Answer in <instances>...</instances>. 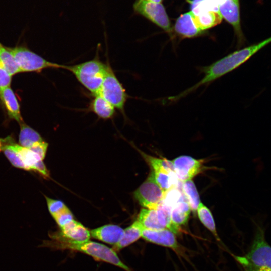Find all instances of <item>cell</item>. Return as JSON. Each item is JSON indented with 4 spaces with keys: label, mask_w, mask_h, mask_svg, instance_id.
I'll list each match as a JSON object with an SVG mask.
<instances>
[{
    "label": "cell",
    "mask_w": 271,
    "mask_h": 271,
    "mask_svg": "<svg viewBox=\"0 0 271 271\" xmlns=\"http://www.w3.org/2000/svg\"><path fill=\"white\" fill-rule=\"evenodd\" d=\"M271 43V36L257 43L236 50L217 60L211 65L200 68L204 76L197 83L178 95L166 98V102H176L194 91L207 85L237 68L256 53Z\"/></svg>",
    "instance_id": "1"
},
{
    "label": "cell",
    "mask_w": 271,
    "mask_h": 271,
    "mask_svg": "<svg viewBox=\"0 0 271 271\" xmlns=\"http://www.w3.org/2000/svg\"><path fill=\"white\" fill-rule=\"evenodd\" d=\"M52 240L45 243L47 246L57 249H68L79 251L101 261L117 266L126 271H131L119 258L116 252L107 246L96 242L88 240L77 242L64 238L57 233L51 236Z\"/></svg>",
    "instance_id": "2"
},
{
    "label": "cell",
    "mask_w": 271,
    "mask_h": 271,
    "mask_svg": "<svg viewBox=\"0 0 271 271\" xmlns=\"http://www.w3.org/2000/svg\"><path fill=\"white\" fill-rule=\"evenodd\" d=\"M107 68V62L101 61L97 52L92 59L72 65H64L63 69L70 72L92 96H95L100 93Z\"/></svg>",
    "instance_id": "3"
},
{
    "label": "cell",
    "mask_w": 271,
    "mask_h": 271,
    "mask_svg": "<svg viewBox=\"0 0 271 271\" xmlns=\"http://www.w3.org/2000/svg\"><path fill=\"white\" fill-rule=\"evenodd\" d=\"M236 258L245 271H271V246L266 242L260 227L257 228L249 251Z\"/></svg>",
    "instance_id": "4"
},
{
    "label": "cell",
    "mask_w": 271,
    "mask_h": 271,
    "mask_svg": "<svg viewBox=\"0 0 271 271\" xmlns=\"http://www.w3.org/2000/svg\"><path fill=\"white\" fill-rule=\"evenodd\" d=\"M99 94L124 114L128 95L108 62L106 73Z\"/></svg>",
    "instance_id": "5"
},
{
    "label": "cell",
    "mask_w": 271,
    "mask_h": 271,
    "mask_svg": "<svg viewBox=\"0 0 271 271\" xmlns=\"http://www.w3.org/2000/svg\"><path fill=\"white\" fill-rule=\"evenodd\" d=\"M21 72H40L48 68L63 69L64 65L50 62L24 46L10 48Z\"/></svg>",
    "instance_id": "6"
},
{
    "label": "cell",
    "mask_w": 271,
    "mask_h": 271,
    "mask_svg": "<svg viewBox=\"0 0 271 271\" xmlns=\"http://www.w3.org/2000/svg\"><path fill=\"white\" fill-rule=\"evenodd\" d=\"M134 12L155 24L173 38V29L166 11L161 3L148 0H136Z\"/></svg>",
    "instance_id": "7"
},
{
    "label": "cell",
    "mask_w": 271,
    "mask_h": 271,
    "mask_svg": "<svg viewBox=\"0 0 271 271\" xmlns=\"http://www.w3.org/2000/svg\"><path fill=\"white\" fill-rule=\"evenodd\" d=\"M165 192L157 184L154 174L151 172L147 179L134 192L139 204L146 208L156 210L162 201Z\"/></svg>",
    "instance_id": "8"
},
{
    "label": "cell",
    "mask_w": 271,
    "mask_h": 271,
    "mask_svg": "<svg viewBox=\"0 0 271 271\" xmlns=\"http://www.w3.org/2000/svg\"><path fill=\"white\" fill-rule=\"evenodd\" d=\"M218 9L222 18L233 27L239 48L245 42L241 28L239 0H222Z\"/></svg>",
    "instance_id": "9"
},
{
    "label": "cell",
    "mask_w": 271,
    "mask_h": 271,
    "mask_svg": "<svg viewBox=\"0 0 271 271\" xmlns=\"http://www.w3.org/2000/svg\"><path fill=\"white\" fill-rule=\"evenodd\" d=\"M172 161L178 179L182 182L191 179L200 173L203 168V160L189 156H180Z\"/></svg>",
    "instance_id": "10"
},
{
    "label": "cell",
    "mask_w": 271,
    "mask_h": 271,
    "mask_svg": "<svg viewBox=\"0 0 271 271\" xmlns=\"http://www.w3.org/2000/svg\"><path fill=\"white\" fill-rule=\"evenodd\" d=\"M146 241L174 250L178 248L175 234L167 228L152 230L142 228V237Z\"/></svg>",
    "instance_id": "11"
},
{
    "label": "cell",
    "mask_w": 271,
    "mask_h": 271,
    "mask_svg": "<svg viewBox=\"0 0 271 271\" xmlns=\"http://www.w3.org/2000/svg\"><path fill=\"white\" fill-rule=\"evenodd\" d=\"M173 30L181 39L193 38L204 34L195 25L191 11L180 15L174 24Z\"/></svg>",
    "instance_id": "12"
},
{
    "label": "cell",
    "mask_w": 271,
    "mask_h": 271,
    "mask_svg": "<svg viewBox=\"0 0 271 271\" xmlns=\"http://www.w3.org/2000/svg\"><path fill=\"white\" fill-rule=\"evenodd\" d=\"M0 102L9 118L16 121L20 124L23 122L20 104L10 87L0 90Z\"/></svg>",
    "instance_id": "13"
},
{
    "label": "cell",
    "mask_w": 271,
    "mask_h": 271,
    "mask_svg": "<svg viewBox=\"0 0 271 271\" xmlns=\"http://www.w3.org/2000/svg\"><path fill=\"white\" fill-rule=\"evenodd\" d=\"M91 236L110 245H115L123 237L124 229L113 224H107L91 230Z\"/></svg>",
    "instance_id": "14"
},
{
    "label": "cell",
    "mask_w": 271,
    "mask_h": 271,
    "mask_svg": "<svg viewBox=\"0 0 271 271\" xmlns=\"http://www.w3.org/2000/svg\"><path fill=\"white\" fill-rule=\"evenodd\" d=\"M190 211V207L184 195L182 199L172 207L171 210L172 231L175 234L179 231L180 226L187 223Z\"/></svg>",
    "instance_id": "15"
},
{
    "label": "cell",
    "mask_w": 271,
    "mask_h": 271,
    "mask_svg": "<svg viewBox=\"0 0 271 271\" xmlns=\"http://www.w3.org/2000/svg\"><path fill=\"white\" fill-rule=\"evenodd\" d=\"M60 229V232H57L58 234L74 241H87L89 240L91 237L90 232L81 223L74 219Z\"/></svg>",
    "instance_id": "16"
},
{
    "label": "cell",
    "mask_w": 271,
    "mask_h": 271,
    "mask_svg": "<svg viewBox=\"0 0 271 271\" xmlns=\"http://www.w3.org/2000/svg\"><path fill=\"white\" fill-rule=\"evenodd\" d=\"M115 107L101 95L93 96L87 110L96 114L99 118L107 120L112 118L116 113Z\"/></svg>",
    "instance_id": "17"
},
{
    "label": "cell",
    "mask_w": 271,
    "mask_h": 271,
    "mask_svg": "<svg viewBox=\"0 0 271 271\" xmlns=\"http://www.w3.org/2000/svg\"><path fill=\"white\" fill-rule=\"evenodd\" d=\"M17 144L12 136L0 138V152L4 153L14 167L27 170L19 157L16 148Z\"/></svg>",
    "instance_id": "18"
},
{
    "label": "cell",
    "mask_w": 271,
    "mask_h": 271,
    "mask_svg": "<svg viewBox=\"0 0 271 271\" xmlns=\"http://www.w3.org/2000/svg\"><path fill=\"white\" fill-rule=\"evenodd\" d=\"M192 14L195 25L203 33L208 29L219 24L223 19L219 12L213 11H204L197 14L193 13Z\"/></svg>",
    "instance_id": "19"
},
{
    "label": "cell",
    "mask_w": 271,
    "mask_h": 271,
    "mask_svg": "<svg viewBox=\"0 0 271 271\" xmlns=\"http://www.w3.org/2000/svg\"><path fill=\"white\" fill-rule=\"evenodd\" d=\"M142 227L136 220L131 225L124 230L123 237L119 242L113 246V249L116 251L130 245L142 237Z\"/></svg>",
    "instance_id": "20"
},
{
    "label": "cell",
    "mask_w": 271,
    "mask_h": 271,
    "mask_svg": "<svg viewBox=\"0 0 271 271\" xmlns=\"http://www.w3.org/2000/svg\"><path fill=\"white\" fill-rule=\"evenodd\" d=\"M0 65L12 76L21 72L10 48L0 43Z\"/></svg>",
    "instance_id": "21"
},
{
    "label": "cell",
    "mask_w": 271,
    "mask_h": 271,
    "mask_svg": "<svg viewBox=\"0 0 271 271\" xmlns=\"http://www.w3.org/2000/svg\"><path fill=\"white\" fill-rule=\"evenodd\" d=\"M137 221L144 229L158 230L165 228L160 224L155 210L142 209Z\"/></svg>",
    "instance_id": "22"
},
{
    "label": "cell",
    "mask_w": 271,
    "mask_h": 271,
    "mask_svg": "<svg viewBox=\"0 0 271 271\" xmlns=\"http://www.w3.org/2000/svg\"><path fill=\"white\" fill-rule=\"evenodd\" d=\"M19 145L30 148L36 143L44 141L41 136L34 129L23 122L20 124Z\"/></svg>",
    "instance_id": "23"
},
{
    "label": "cell",
    "mask_w": 271,
    "mask_h": 271,
    "mask_svg": "<svg viewBox=\"0 0 271 271\" xmlns=\"http://www.w3.org/2000/svg\"><path fill=\"white\" fill-rule=\"evenodd\" d=\"M182 190L189 204L191 210L197 211L200 203L199 193L194 182L191 180H187L183 182Z\"/></svg>",
    "instance_id": "24"
},
{
    "label": "cell",
    "mask_w": 271,
    "mask_h": 271,
    "mask_svg": "<svg viewBox=\"0 0 271 271\" xmlns=\"http://www.w3.org/2000/svg\"><path fill=\"white\" fill-rule=\"evenodd\" d=\"M17 150L19 157L28 171H35L38 163L43 160L38 155L30 149L17 144Z\"/></svg>",
    "instance_id": "25"
},
{
    "label": "cell",
    "mask_w": 271,
    "mask_h": 271,
    "mask_svg": "<svg viewBox=\"0 0 271 271\" xmlns=\"http://www.w3.org/2000/svg\"><path fill=\"white\" fill-rule=\"evenodd\" d=\"M198 218L203 225L219 240L217 233L215 221L210 210L200 202L197 209Z\"/></svg>",
    "instance_id": "26"
},
{
    "label": "cell",
    "mask_w": 271,
    "mask_h": 271,
    "mask_svg": "<svg viewBox=\"0 0 271 271\" xmlns=\"http://www.w3.org/2000/svg\"><path fill=\"white\" fill-rule=\"evenodd\" d=\"M222 0H191L190 7L193 14L200 12L213 11L219 12V5Z\"/></svg>",
    "instance_id": "27"
},
{
    "label": "cell",
    "mask_w": 271,
    "mask_h": 271,
    "mask_svg": "<svg viewBox=\"0 0 271 271\" xmlns=\"http://www.w3.org/2000/svg\"><path fill=\"white\" fill-rule=\"evenodd\" d=\"M142 155L151 167L152 170H164L175 172L172 161L156 158L144 153H142Z\"/></svg>",
    "instance_id": "28"
},
{
    "label": "cell",
    "mask_w": 271,
    "mask_h": 271,
    "mask_svg": "<svg viewBox=\"0 0 271 271\" xmlns=\"http://www.w3.org/2000/svg\"><path fill=\"white\" fill-rule=\"evenodd\" d=\"M172 208V207L166 205L162 201L155 210L160 224L164 228L169 229L172 231L171 222Z\"/></svg>",
    "instance_id": "29"
},
{
    "label": "cell",
    "mask_w": 271,
    "mask_h": 271,
    "mask_svg": "<svg viewBox=\"0 0 271 271\" xmlns=\"http://www.w3.org/2000/svg\"><path fill=\"white\" fill-rule=\"evenodd\" d=\"M53 217L60 228L74 220L73 215L67 207L53 216Z\"/></svg>",
    "instance_id": "30"
},
{
    "label": "cell",
    "mask_w": 271,
    "mask_h": 271,
    "mask_svg": "<svg viewBox=\"0 0 271 271\" xmlns=\"http://www.w3.org/2000/svg\"><path fill=\"white\" fill-rule=\"evenodd\" d=\"M48 210L53 217L67 206L61 201L54 200L45 197Z\"/></svg>",
    "instance_id": "31"
},
{
    "label": "cell",
    "mask_w": 271,
    "mask_h": 271,
    "mask_svg": "<svg viewBox=\"0 0 271 271\" xmlns=\"http://www.w3.org/2000/svg\"><path fill=\"white\" fill-rule=\"evenodd\" d=\"M48 147V143L44 141L36 143L31 148H28L36 153L43 160Z\"/></svg>",
    "instance_id": "32"
},
{
    "label": "cell",
    "mask_w": 271,
    "mask_h": 271,
    "mask_svg": "<svg viewBox=\"0 0 271 271\" xmlns=\"http://www.w3.org/2000/svg\"><path fill=\"white\" fill-rule=\"evenodd\" d=\"M12 76L0 65V90L10 87Z\"/></svg>",
    "instance_id": "33"
},
{
    "label": "cell",
    "mask_w": 271,
    "mask_h": 271,
    "mask_svg": "<svg viewBox=\"0 0 271 271\" xmlns=\"http://www.w3.org/2000/svg\"><path fill=\"white\" fill-rule=\"evenodd\" d=\"M148 1L156 2V3H161V2H162V0H148Z\"/></svg>",
    "instance_id": "34"
}]
</instances>
